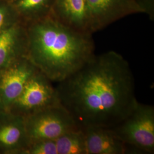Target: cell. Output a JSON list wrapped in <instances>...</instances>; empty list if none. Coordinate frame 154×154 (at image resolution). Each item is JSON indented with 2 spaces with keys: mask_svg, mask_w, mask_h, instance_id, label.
I'll return each mask as SVG.
<instances>
[{
  "mask_svg": "<svg viewBox=\"0 0 154 154\" xmlns=\"http://www.w3.org/2000/svg\"><path fill=\"white\" fill-rule=\"evenodd\" d=\"M55 88L60 104L82 128L115 126L138 103L129 63L114 51L94 55Z\"/></svg>",
  "mask_w": 154,
  "mask_h": 154,
  "instance_id": "6da1fadb",
  "label": "cell"
},
{
  "mask_svg": "<svg viewBox=\"0 0 154 154\" xmlns=\"http://www.w3.org/2000/svg\"><path fill=\"white\" fill-rule=\"evenodd\" d=\"M127 146L142 153L154 154V107L138 104L119 124L110 127Z\"/></svg>",
  "mask_w": 154,
  "mask_h": 154,
  "instance_id": "3957f363",
  "label": "cell"
},
{
  "mask_svg": "<svg viewBox=\"0 0 154 154\" xmlns=\"http://www.w3.org/2000/svg\"><path fill=\"white\" fill-rule=\"evenodd\" d=\"M26 24L22 22L0 35V73L17 59L27 55Z\"/></svg>",
  "mask_w": 154,
  "mask_h": 154,
  "instance_id": "30bf717a",
  "label": "cell"
},
{
  "mask_svg": "<svg viewBox=\"0 0 154 154\" xmlns=\"http://www.w3.org/2000/svg\"><path fill=\"white\" fill-rule=\"evenodd\" d=\"M51 14L77 30L93 34L86 0H55Z\"/></svg>",
  "mask_w": 154,
  "mask_h": 154,
  "instance_id": "9c48e42d",
  "label": "cell"
},
{
  "mask_svg": "<svg viewBox=\"0 0 154 154\" xmlns=\"http://www.w3.org/2000/svg\"><path fill=\"white\" fill-rule=\"evenodd\" d=\"M21 154H58L55 140H42L30 143Z\"/></svg>",
  "mask_w": 154,
  "mask_h": 154,
  "instance_id": "9a60e30c",
  "label": "cell"
},
{
  "mask_svg": "<svg viewBox=\"0 0 154 154\" xmlns=\"http://www.w3.org/2000/svg\"><path fill=\"white\" fill-rule=\"evenodd\" d=\"M29 144L25 118L4 110L0 114V154H21Z\"/></svg>",
  "mask_w": 154,
  "mask_h": 154,
  "instance_id": "ba28073f",
  "label": "cell"
},
{
  "mask_svg": "<svg viewBox=\"0 0 154 154\" xmlns=\"http://www.w3.org/2000/svg\"><path fill=\"white\" fill-rule=\"evenodd\" d=\"M93 33L125 17L144 13L147 8L138 0H86Z\"/></svg>",
  "mask_w": 154,
  "mask_h": 154,
  "instance_id": "8992f818",
  "label": "cell"
},
{
  "mask_svg": "<svg viewBox=\"0 0 154 154\" xmlns=\"http://www.w3.org/2000/svg\"><path fill=\"white\" fill-rule=\"evenodd\" d=\"M53 83L38 70L30 78L21 93L6 111L25 118L47 107L61 105Z\"/></svg>",
  "mask_w": 154,
  "mask_h": 154,
  "instance_id": "5b68a950",
  "label": "cell"
},
{
  "mask_svg": "<svg viewBox=\"0 0 154 154\" xmlns=\"http://www.w3.org/2000/svg\"><path fill=\"white\" fill-rule=\"evenodd\" d=\"M20 22L22 21L11 2L0 0V35Z\"/></svg>",
  "mask_w": 154,
  "mask_h": 154,
  "instance_id": "5bb4252c",
  "label": "cell"
},
{
  "mask_svg": "<svg viewBox=\"0 0 154 154\" xmlns=\"http://www.w3.org/2000/svg\"><path fill=\"white\" fill-rule=\"evenodd\" d=\"M26 28L27 57L52 82L65 80L95 55L91 34L66 25L51 13Z\"/></svg>",
  "mask_w": 154,
  "mask_h": 154,
  "instance_id": "7a4b0ae2",
  "label": "cell"
},
{
  "mask_svg": "<svg viewBox=\"0 0 154 154\" xmlns=\"http://www.w3.org/2000/svg\"><path fill=\"white\" fill-rule=\"evenodd\" d=\"M38 71L26 55L14 61L0 73V103L5 110H8Z\"/></svg>",
  "mask_w": 154,
  "mask_h": 154,
  "instance_id": "52a82bcc",
  "label": "cell"
},
{
  "mask_svg": "<svg viewBox=\"0 0 154 154\" xmlns=\"http://www.w3.org/2000/svg\"><path fill=\"white\" fill-rule=\"evenodd\" d=\"M83 130L88 154H125L130 151L111 128L89 127Z\"/></svg>",
  "mask_w": 154,
  "mask_h": 154,
  "instance_id": "8fae6325",
  "label": "cell"
},
{
  "mask_svg": "<svg viewBox=\"0 0 154 154\" xmlns=\"http://www.w3.org/2000/svg\"><path fill=\"white\" fill-rule=\"evenodd\" d=\"M4 110H5V109H4L3 106H2V105H1V103H0V114H1V113Z\"/></svg>",
  "mask_w": 154,
  "mask_h": 154,
  "instance_id": "2e32d148",
  "label": "cell"
},
{
  "mask_svg": "<svg viewBox=\"0 0 154 154\" xmlns=\"http://www.w3.org/2000/svg\"><path fill=\"white\" fill-rule=\"evenodd\" d=\"M58 154H88L83 128H77L55 139Z\"/></svg>",
  "mask_w": 154,
  "mask_h": 154,
  "instance_id": "4fadbf2b",
  "label": "cell"
},
{
  "mask_svg": "<svg viewBox=\"0 0 154 154\" xmlns=\"http://www.w3.org/2000/svg\"><path fill=\"white\" fill-rule=\"evenodd\" d=\"M24 118L30 143L42 140H55L66 132L80 128L61 105L47 107Z\"/></svg>",
  "mask_w": 154,
  "mask_h": 154,
  "instance_id": "277c9868",
  "label": "cell"
},
{
  "mask_svg": "<svg viewBox=\"0 0 154 154\" xmlns=\"http://www.w3.org/2000/svg\"><path fill=\"white\" fill-rule=\"evenodd\" d=\"M6 1H9V2H11V1H12V0H6Z\"/></svg>",
  "mask_w": 154,
  "mask_h": 154,
  "instance_id": "e0dca14e",
  "label": "cell"
},
{
  "mask_svg": "<svg viewBox=\"0 0 154 154\" xmlns=\"http://www.w3.org/2000/svg\"><path fill=\"white\" fill-rule=\"evenodd\" d=\"M55 0H12L11 3L25 24L49 16Z\"/></svg>",
  "mask_w": 154,
  "mask_h": 154,
  "instance_id": "7c38bea8",
  "label": "cell"
}]
</instances>
